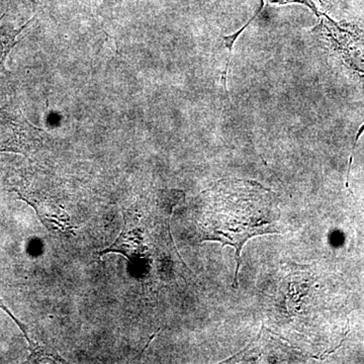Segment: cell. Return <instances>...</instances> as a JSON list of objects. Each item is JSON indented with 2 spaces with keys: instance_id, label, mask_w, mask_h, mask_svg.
Wrapping results in <instances>:
<instances>
[{
  "instance_id": "6da1fadb",
  "label": "cell",
  "mask_w": 364,
  "mask_h": 364,
  "mask_svg": "<svg viewBox=\"0 0 364 364\" xmlns=\"http://www.w3.org/2000/svg\"><path fill=\"white\" fill-rule=\"evenodd\" d=\"M200 219L196 220L202 241H217L236 250V274L241 251L253 237L279 233L280 210L277 196L255 181L228 178L202 195Z\"/></svg>"
},
{
  "instance_id": "7a4b0ae2",
  "label": "cell",
  "mask_w": 364,
  "mask_h": 364,
  "mask_svg": "<svg viewBox=\"0 0 364 364\" xmlns=\"http://www.w3.org/2000/svg\"><path fill=\"white\" fill-rule=\"evenodd\" d=\"M42 136L18 105L9 102L0 107V152H32L42 144Z\"/></svg>"
},
{
  "instance_id": "5b68a950",
  "label": "cell",
  "mask_w": 364,
  "mask_h": 364,
  "mask_svg": "<svg viewBox=\"0 0 364 364\" xmlns=\"http://www.w3.org/2000/svg\"><path fill=\"white\" fill-rule=\"evenodd\" d=\"M291 1H296V0H291ZM298 1H311V0H298ZM321 4H324L325 1L330 2L331 0H318Z\"/></svg>"
},
{
  "instance_id": "277c9868",
  "label": "cell",
  "mask_w": 364,
  "mask_h": 364,
  "mask_svg": "<svg viewBox=\"0 0 364 364\" xmlns=\"http://www.w3.org/2000/svg\"><path fill=\"white\" fill-rule=\"evenodd\" d=\"M6 16V14H4L0 16V74L6 71L7 57L11 54V50L18 44V36L33 21V20L28 21V23L21 26V28H16L11 23H4Z\"/></svg>"
},
{
  "instance_id": "3957f363",
  "label": "cell",
  "mask_w": 364,
  "mask_h": 364,
  "mask_svg": "<svg viewBox=\"0 0 364 364\" xmlns=\"http://www.w3.org/2000/svg\"><path fill=\"white\" fill-rule=\"evenodd\" d=\"M330 26H326L330 40L334 42L342 60L364 78V33L358 30L351 32L349 28H340L331 21Z\"/></svg>"
}]
</instances>
